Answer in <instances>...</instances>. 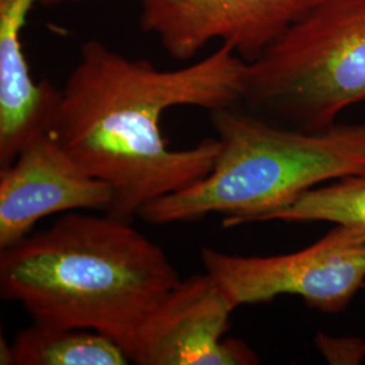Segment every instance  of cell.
Segmentation results:
<instances>
[{
	"label": "cell",
	"mask_w": 365,
	"mask_h": 365,
	"mask_svg": "<svg viewBox=\"0 0 365 365\" xmlns=\"http://www.w3.org/2000/svg\"><path fill=\"white\" fill-rule=\"evenodd\" d=\"M200 259L235 309L292 295L322 313H339L365 286V232L344 225L291 253L238 256L202 248Z\"/></svg>",
	"instance_id": "obj_5"
},
{
	"label": "cell",
	"mask_w": 365,
	"mask_h": 365,
	"mask_svg": "<svg viewBox=\"0 0 365 365\" xmlns=\"http://www.w3.org/2000/svg\"><path fill=\"white\" fill-rule=\"evenodd\" d=\"M111 199L107 182L86 170L51 131L43 133L0 168V249L33 233L45 217L80 210L106 212Z\"/></svg>",
	"instance_id": "obj_8"
},
{
	"label": "cell",
	"mask_w": 365,
	"mask_h": 365,
	"mask_svg": "<svg viewBox=\"0 0 365 365\" xmlns=\"http://www.w3.org/2000/svg\"><path fill=\"white\" fill-rule=\"evenodd\" d=\"M81 0H0V168L52 129L61 90L34 81L22 46V30L38 4Z\"/></svg>",
	"instance_id": "obj_9"
},
{
	"label": "cell",
	"mask_w": 365,
	"mask_h": 365,
	"mask_svg": "<svg viewBox=\"0 0 365 365\" xmlns=\"http://www.w3.org/2000/svg\"><path fill=\"white\" fill-rule=\"evenodd\" d=\"M365 103V0H324L248 64L242 105L276 123L322 130Z\"/></svg>",
	"instance_id": "obj_4"
},
{
	"label": "cell",
	"mask_w": 365,
	"mask_h": 365,
	"mask_svg": "<svg viewBox=\"0 0 365 365\" xmlns=\"http://www.w3.org/2000/svg\"><path fill=\"white\" fill-rule=\"evenodd\" d=\"M235 304L205 271L180 279L146 317L130 359L140 365H250L257 354L225 337Z\"/></svg>",
	"instance_id": "obj_7"
},
{
	"label": "cell",
	"mask_w": 365,
	"mask_h": 365,
	"mask_svg": "<svg viewBox=\"0 0 365 365\" xmlns=\"http://www.w3.org/2000/svg\"><path fill=\"white\" fill-rule=\"evenodd\" d=\"M128 352L108 336L91 329L33 322L10 344L13 365H128Z\"/></svg>",
	"instance_id": "obj_10"
},
{
	"label": "cell",
	"mask_w": 365,
	"mask_h": 365,
	"mask_svg": "<svg viewBox=\"0 0 365 365\" xmlns=\"http://www.w3.org/2000/svg\"><path fill=\"white\" fill-rule=\"evenodd\" d=\"M315 345L330 364H359L365 357V341L357 337H331L319 331Z\"/></svg>",
	"instance_id": "obj_12"
},
{
	"label": "cell",
	"mask_w": 365,
	"mask_h": 365,
	"mask_svg": "<svg viewBox=\"0 0 365 365\" xmlns=\"http://www.w3.org/2000/svg\"><path fill=\"white\" fill-rule=\"evenodd\" d=\"M221 143L200 180L158 197L138 217L152 225L223 215L222 225L261 222L324 182L365 176L364 123H333L302 130L237 107L210 113Z\"/></svg>",
	"instance_id": "obj_3"
},
{
	"label": "cell",
	"mask_w": 365,
	"mask_h": 365,
	"mask_svg": "<svg viewBox=\"0 0 365 365\" xmlns=\"http://www.w3.org/2000/svg\"><path fill=\"white\" fill-rule=\"evenodd\" d=\"M330 222L365 232V176H351L317 187L261 222Z\"/></svg>",
	"instance_id": "obj_11"
},
{
	"label": "cell",
	"mask_w": 365,
	"mask_h": 365,
	"mask_svg": "<svg viewBox=\"0 0 365 365\" xmlns=\"http://www.w3.org/2000/svg\"><path fill=\"white\" fill-rule=\"evenodd\" d=\"M130 223L72 211L0 249L1 298L33 322L106 334L130 357L146 317L180 280L165 252Z\"/></svg>",
	"instance_id": "obj_2"
},
{
	"label": "cell",
	"mask_w": 365,
	"mask_h": 365,
	"mask_svg": "<svg viewBox=\"0 0 365 365\" xmlns=\"http://www.w3.org/2000/svg\"><path fill=\"white\" fill-rule=\"evenodd\" d=\"M144 31L187 61L212 41L252 63L324 0H134Z\"/></svg>",
	"instance_id": "obj_6"
},
{
	"label": "cell",
	"mask_w": 365,
	"mask_h": 365,
	"mask_svg": "<svg viewBox=\"0 0 365 365\" xmlns=\"http://www.w3.org/2000/svg\"><path fill=\"white\" fill-rule=\"evenodd\" d=\"M364 287H365V286H364Z\"/></svg>",
	"instance_id": "obj_13"
},
{
	"label": "cell",
	"mask_w": 365,
	"mask_h": 365,
	"mask_svg": "<svg viewBox=\"0 0 365 365\" xmlns=\"http://www.w3.org/2000/svg\"><path fill=\"white\" fill-rule=\"evenodd\" d=\"M248 64L221 43L195 64L161 71L88 39L61 90L51 133L110 185L106 212L131 222L150 202L205 178L221 150L217 137L172 149L160 126L163 114L178 106L211 113L242 105Z\"/></svg>",
	"instance_id": "obj_1"
}]
</instances>
